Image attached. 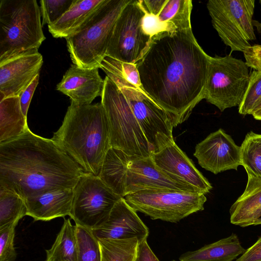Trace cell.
<instances>
[{"mask_svg":"<svg viewBox=\"0 0 261 261\" xmlns=\"http://www.w3.org/2000/svg\"><path fill=\"white\" fill-rule=\"evenodd\" d=\"M39 74L32 83L19 95L20 106L23 114L27 118V114L30 104L34 93L39 83Z\"/></svg>","mask_w":261,"mask_h":261,"instance_id":"obj_35","label":"cell"},{"mask_svg":"<svg viewBox=\"0 0 261 261\" xmlns=\"http://www.w3.org/2000/svg\"><path fill=\"white\" fill-rule=\"evenodd\" d=\"M246 250L242 246L238 236H230L205 245L193 251L181 254L179 261H232Z\"/></svg>","mask_w":261,"mask_h":261,"instance_id":"obj_22","label":"cell"},{"mask_svg":"<svg viewBox=\"0 0 261 261\" xmlns=\"http://www.w3.org/2000/svg\"><path fill=\"white\" fill-rule=\"evenodd\" d=\"M261 97V72L254 70L250 79L243 99L239 106V113L243 115L251 114L254 106Z\"/></svg>","mask_w":261,"mask_h":261,"instance_id":"obj_31","label":"cell"},{"mask_svg":"<svg viewBox=\"0 0 261 261\" xmlns=\"http://www.w3.org/2000/svg\"><path fill=\"white\" fill-rule=\"evenodd\" d=\"M82 168L51 139L22 134L0 143V186L23 200L46 192L73 189Z\"/></svg>","mask_w":261,"mask_h":261,"instance_id":"obj_2","label":"cell"},{"mask_svg":"<svg viewBox=\"0 0 261 261\" xmlns=\"http://www.w3.org/2000/svg\"><path fill=\"white\" fill-rule=\"evenodd\" d=\"M254 119L261 120V110L258 111L252 115Z\"/></svg>","mask_w":261,"mask_h":261,"instance_id":"obj_40","label":"cell"},{"mask_svg":"<svg viewBox=\"0 0 261 261\" xmlns=\"http://www.w3.org/2000/svg\"><path fill=\"white\" fill-rule=\"evenodd\" d=\"M213 27L223 43L244 51L256 39L253 24L254 0H209L206 4Z\"/></svg>","mask_w":261,"mask_h":261,"instance_id":"obj_11","label":"cell"},{"mask_svg":"<svg viewBox=\"0 0 261 261\" xmlns=\"http://www.w3.org/2000/svg\"><path fill=\"white\" fill-rule=\"evenodd\" d=\"M43 57L38 50L0 62V100L18 96L39 74Z\"/></svg>","mask_w":261,"mask_h":261,"instance_id":"obj_15","label":"cell"},{"mask_svg":"<svg viewBox=\"0 0 261 261\" xmlns=\"http://www.w3.org/2000/svg\"><path fill=\"white\" fill-rule=\"evenodd\" d=\"M151 156L156 165L172 179L191 186L204 194L212 190L210 182L175 142Z\"/></svg>","mask_w":261,"mask_h":261,"instance_id":"obj_16","label":"cell"},{"mask_svg":"<svg viewBox=\"0 0 261 261\" xmlns=\"http://www.w3.org/2000/svg\"><path fill=\"white\" fill-rule=\"evenodd\" d=\"M250 79L245 62L227 55L211 57L204 99L221 112L241 103Z\"/></svg>","mask_w":261,"mask_h":261,"instance_id":"obj_9","label":"cell"},{"mask_svg":"<svg viewBox=\"0 0 261 261\" xmlns=\"http://www.w3.org/2000/svg\"><path fill=\"white\" fill-rule=\"evenodd\" d=\"M144 14L139 1L129 0L116 21L106 56L134 64L142 58L151 40L142 29Z\"/></svg>","mask_w":261,"mask_h":261,"instance_id":"obj_13","label":"cell"},{"mask_svg":"<svg viewBox=\"0 0 261 261\" xmlns=\"http://www.w3.org/2000/svg\"><path fill=\"white\" fill-rule=\"evenodd\" d=\"M261 224V218L257 220L253 224V225H256Z\"/></svg>","mask_w":261,"mask_h":261,"instance_id":"obj_41","label":"cell"},{"mask_svg":"<svg viewBox=\"0 0 261 261\" xmlns=\"http://www.w3.org/2000/svg\"><path fill=\"white\" fill-rule=\"evenodd\" d=\"M17 224L15 222L0 228V261H15L16 259L14 240Z\"/></svg>","mask_w":261,"mask_h":261,"instance_id":"obj_32","label":"cell"},{"mask_svg":"<svg viewBox=\"0 0 261 261\" xmlns=\"http://www.w3.org/2000/svg\"><path fill=\"white\" fill-rule=\"evenodd\" d=\"M46 253L45 261H77L75 228L69 219H64L55 242Z\"/></svg>","mask_w":261,"mask_h":261,"instance_id":"obj_25","label":"cell"},{"mask_svg":"<svg viewBox=\"0 0 261 261\" xmlns=\"http://www.w3.org/2000/svg\"><path fill=\"white\" fill-rule=\"evenodd\" d=\"M77 261H101L98 240L92 229L75 224Z\"/></svg>","mask_w":261,"mask_h":261,"instance_id":"obj_29","label":"cell"},{"mask_svg":"<svg viewBox=\"0 0 261 261\" xmlns=\"http://www.w3.org/2000/svg\"><path fill=\"white\" fill-rule=\"evenodd\" d=\"M144 11L145 14L142 20V27L146 34L152 38L161 32L167 31L166 25L160 21L156 16L150 14L145 10Z\"/></svg>","mask_w":261,"mask_h":261,"instance_id":"obj_33","label":"cell"},{"mask_svg":"<svg viewBox=\"0 0 261 261\" xmlns=\"http://www.w3.org/2000/svg\"><path fill=\"white\" fill-rule=\"evenodd\" d=\"M259 2L261 6V0H259ZM253 26L257 28L258 33H261V22H259L256 20H253Z\"/></svg>","mask_w":261,"mask_h":261,"instance_id":"obj_39","label":"cell"},{"mask_svg":"<svg viewBox=\"0 0 261 261\" xmlns=\"http://www.w3.org/2000/svg\"><path fill=\"white\" fill-rule=\"evenodd\" d=\"M211 58L190 28L152 37L136 64L142 88L172 117L175 127L204 99Z\"/></svg>","mask_w":261,"mask_h":261,"instance_id":"obj_1","label":"cell"},{"mask_svg":"<svg viewBox=\"0 0 261 261\" xmlns=\"http://www.w3.org/2000/svg\"><path fill=\"white\" fill-rule=\"evenodd\" d=\"M36 0H1L0 62L38 50L45 39Z\"/></svg>","mask_w":261,"mask_h":261,"instance_id":"obj_5","label":"cell"},{"mask_svg":"<svg viewBox=\"0 0 261 261\" xmlns=\"http://www.w3.org/2000/svg\"><path fill=\"white\" fill-rule=\"evenodd\" d=\"M236 261H261V236Z\"/></svg>","mask_w":261,"mask_h":261,"instance_id":"obj_36","label":"cell"},{"mask_svg":"<svg viewBox=\"0 0 261 261\" xmlns=\"http://www.w3.org/2000/svg\"><path fill=\"white\" fill-rule=\"evenodd\" d=\"M51 140L85 172L98 176L111 147L109 122L101 102L82 105L71 101Z\"/></svg>","mask_w":261,"mask_h":261,"instance_id":"obj_3","label":"cell"},{"mask_svg":"<svg viewBox=\"0 0 261 261\" xmlns=\"http://www.w3.org/2000/svg\"><path fill=\"white\" fill-rule=\"evenodd\" d=\"M73 189L50 190L24 200L27 215L32 217L34 221H43L69 216L72 205Z\"/></svg>","mask_w":261,"mask_h":261,"instance_id":"obj_19","label":"cell"},{"mask_svg":"<svg viewBox=\"0 0 261 261\" xmlns=\"http://www.w3.org/2000/svg\"><path fill=\"white\" fill-rule=\"evenodd\" d=\"M192 7L191 0H163L156 16L167 31L189 29Z\"/></svg>","mask_w":261,"mask_h":261,"instance_id":"obj_24","label":"cell"},{"mask_svg":"<svg viewBox=\"0 0 261 261\" xmlns=\"http://www.w3.org/2000/svg\"><path fill=\"white\" fill-rule=\"evenodd\" d=\"M172 261H176V260H172Z\"/></svg>","mask_w":261,"mask_h":261,"instance_id":"obj_42","label":"cell"},{"mask_svg":"<svg viewBox=\"0 0 261 261\" xmlns=\"http://www.w3.org/2000/svg\"><path fill=\"white\" fill-rule=\"evenodd\" d=\"M247 175L244 192L229 210L230 222L241 227L253 225L261 218V179Z\"/></svg>","mask_w":261,"mask_h":261,"instance_id":"obj_20","label":"cell"},{"mask_svg":"<svg viewBox=\"0 0 261 261\" xmlns=\"http://www.w3.org/2000/svg\"><path fill=\"white\" fill-rule=\"evenodd\" d=\"M194 155L202 168L215 174L228 170H237L241 165V146L222 128L198 143Z\"/></svg>","mask_w":261,"mask_h":261,"instance_id":"obj_14","label":"cell"},{"mask_svg":"<svg viewBox=\"0 0 261 261\" xmlns=\"http://www.w3.org/2000/svg\"><path fill=\"white\" fill-rule=\"evenodd\" d=\"M106 1L75 0L59 19L48 26V31L54 38L66 39L83 26Z\"/></svg>","mask_w":261,"mask_h":261,"instance_id":"obj_21","label":"cell"},{"mask_svg":"<svg viewBox=\"0 0 261 261\" xmlns=\"http://www.w3.org/2000/svg\"><path fill=\"white\" fill-rule=\"evenodd\" d=\"M135 261H160L149 246L147 240L139 242Z\"/></svg>","mask_w":261,"mask_h":261,"instance_id":"obj_37","label":"cell"},{"mask_svg":"<svg viewBox=\"0 0 261 261\" xmlns=\"http://www.w3.org/2000/svg\"><path fill=\"white\" fill-rule=\"evenodd\" d=\"M128 1L106 0L83 26L65 39L73 64L84 69L100 68L116 21Z\"/></svg>","mask_w":261,"mask_h":261,"instance_id":"obj_6","label":"cell"},{"mask_svg":"<svg viewBox=\"0 0 261 261\" xmlns=\"http://www.w3.org/2000/svg\"><path fill=\"white\" fill-rule=\"evenodd\" d=\"M101 103L109 122L111 147L128 156H151L152 149L124 95L108 76L104 79Z\"/></svg>","mask_w":261,"mask_h":261,"instance_id":"obj_8","label":"cell"},{"mask_svg":"<svg viewBox=\"0 0 261 261\" xmlns=\"http://www.w3.org/2000/svg\"><path fill=\"white\" fill-rule=\"evenodd\" d=\"M243 54L248 67L261 72V45H251L244 51Z\"/></svg>","mask_w":261,"mask_h":261,"instance_id":"obj_34","label":"cell"},{"mask_svg":"<svg viewBox=\"0 0 261 261\" xmlns=\"http://www.w3.org/2000/svg\"><path fill=\"white\" fill-rule=\"evenodd\" d=\"M241 162L247 174L261 179V134H246L241 146Z\"/></svg>","mask_w":261,"mask_h":261,"instance_id":"obj_27","label":"cell"},{"mask_svg":"<svg viewBox=\"0 0 261 261\" xmlns=\"http://www.w3.org/2000/svg\"><path fill=\"white\" fill-rule=\"evenodd\" d=\"M124 198L136 212L151 219L174 223L203 210L207 200L201 193L174 190H145Z\"/></svg>","mask_w":261,"mask_h":261,"instance_id":"obj_10","label":"cell"},{"mask_svg":"<svg viewBox=\"0 0 261 261\" xmlns=\"http://www.w3.org/2000/svg\"><path fill=\"white\" fill-rule=\"evenodd\" d=\"M98 240L101 261H135L139 243L137 238Z\"/></svg>","mask_w":261,"mask_h":261,"instance_id":"obj_26","label":"cell"},{"mask_svg":"<svg viewBox=\"0 0 261 261\" xmlns=\"http://www.w3.org/2000/svg\"><path fill=\"white\" fill-rule=\"evenodd\" d=\"M101 69L120 89L143 132L152 153L175 142L172 135L175 127L172 117L162 108L141 85H136L118 72L102 63Z\"/></svg>","mask_w":261,"mask_h":261,"instance_id":"obj_7","label":"cell"},{"mask_svg":"<svg viewBox=\"0 0 261 261\" xmlns=\"http://www.w3.org/2000/svg\"><path fill=\"white\" fill-rule=\"evenodd\" d=\"M92 230L97 239L136 238L141 242L146 240L149 235L148 227L124 198L115 204L106 222Z\"/></svg>","mask_w":261,"mask_h":261,"instance_id":"obj_17","label":"cell"},{"mask_svg":"<svg viewBox=\"0 0 261 261\" xmlns=\"http://www.w3.org/2000/svg\"><path fill=\"white\" fill-rule=\"evenodd\" d=\"M114 193L126 195L145 190H174L199 192L196 188L178 182L163 172L151 156H128L111 147L103 161L98 175Z\"/></svg>","mask_w":261,"mask_h":261,"instance_id":"obj_4","label":"cell"},{"mask_svg":"<svg viewBox=\"0 0 261 261\" xmlns=\"http://www.w3.org/2000/svg\"><path fill=\"white\" fill-rule=\"evenodd\" d=\"M27 213L24 200L14 192L0 186V228L18 223Z\"/></svg>","mask_w":261,"mask_h":261,"instance_id":"obj_28","label":"cell"},{"mask_svg":"<svg viewBox=\"0 0 261 261\" xmlns=\"http://www.w3.org/2000/svg\"><path fill=\"white\" fill-rule=\"evenodd\" d=\"M29 128L18 96L0 100V143L20 136Z\"/></svg>","mask_w":261,"mask_h":261,"instance_id":"obj_23","label":"cell"},{"mask_svg":"<svg viewBox=\"0 0 261 261\" xmlns=\"http://www.w3.org/2000/svg\"><path fill=\"white\" fill-rule=\"evenodd\" d=\"M261 110V97L257 101L255 105L254 106L252 111L251 112L250 115H252L256 112Z\"/></svg>","mask_w":261,"mask_h":261,"instance_id":"obj_38","label":"cell"},{"mask_svg":"<svg viewBox=\"0 0 261 261\" xmlns=\"http://www.w3.org/2000/svg\"><path fill=\"white\" fill-rule=\"evenodd\" d=\"M75 0H41L40 12L42 25H50L59 19L71 7Z\"/></svg>","mask_w":261,"mask_h":261,"instance_id":"obj_30","label":"cell"},{"mask_svg":"<svg viewBox=\"0 0 261 261\" xmlns=\"http://www.w3.org/2000/svg\"><path fill=\"white\" fill-rule=\"evenodd\" d=\"M73 191L69 216L75 224L92 230L106 222L115 204L122 198L107 187L98 176L85 172Z\"/></svg>","mask_w":261,"mask_h":261,"instance_id":"obj_12","label":"cell"},{"mask_svg":"<svg viewBox=\"0 0 261 261\" xmlns=\"http://www.w3.org/2000/svg\"><path fill=\"white\" fill-rule=\"evenodd\" d=\"M98 68H82L72 64L56 87L57 90L68 96L71 101L79 105H90L101 96L104 80Z\"/></svg>","mask_w":261,"mask_h":261,"instance_id":"obj_18","label":"cell"}]
</instances>
